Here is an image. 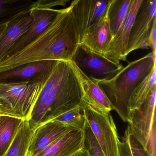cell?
<instances>
[{"mask_svg": "<svg viewBox=\"0 0 156 156\" xmlns=\"http://www.w3.org/2000/svg\"><path fill=\"white\" fill-rule=\"evenodd\" d=\"M118 151L119 156H133L126 132L122 140L119 142Z\"/></svg>", "mask_w": 156, "mask_h": 156, "instance_id": "4316f807", "label": "cell"}, {"mask_svg": "<svg viewBox=\"0 0 156 156\" xmlns=\"http://www.w3.org/2000/svg\"><path fill=\"white\" fill-rule=\"evenodd\" d=\"M49 76L21 82H0V98L18 112L23 119L29 120Z\"/></svg>", "mask_w": 156, "mask_h": 156, "instance_id": "277c9868", "label": "cell"}, {"mask_svg": "<svg viewBox=\"0 0 156 156\" xmlns=\"http://www.w3.org/2000/svg\"><path fill=\"white\" fill-rule=\"evenodd\" d=\"M73 128L58 121H50L35 128L27 156H35Z\"/></svg>", "mask_w": 156, "mask_h": 156, "instance_id": "9a60e30c", "label": "cell"}, {"mask_svg": "<svg viewBox=\"0 0 156 156\" xmlns=\"http://www.w3.org/2000/svg\"><path fill=\"white\" fill-rule=\"evenodd\" d=\"M82 104L87 124L105 156H119V140L115 124L110 112Z\"/></svg>", "mask_w": 156, "mask_h": 156, "instance_id": "5b68a950", "label": "cell"}, {"mask_svg": "<svg viewBox=\"0 0 156 156\" xmlns=\"http://www.w3.org/2000/svg\"><path fill=\"white\" fill-rule=\"evenodd\" d=\"M23 119L0 117V156H4L10 147Z\"/></svg>", "mask_w": 156, "mask_h": 156, "instance_id": "ffe728a7", "label": "cell"}, {"mask_svg": "<svg viewBox=\"0 0 156 156\" xmlns=\"http://www.w3.org/2000/svg\"><path fill=\"white\" fill-rule=\"evenodd\" d=\"M82 90L70 62L59 61L45 83L29 121L32 127L49 122L82 104Z\"/></svg>", "mask_w": 156, "mask_h": 156, "instance_id": "7a4b0ae2", "label": "cell"}, {"mask_svg": "<svg viewBox=\"0 0 156 156\" xmlns=\"http://www.w3.org/2000/svg\"><path fill=\"white\" fill-rule=\"evenodd\" d=\"M34 129L30 125L29 120L23 119L11 145L4 156H27Z\"/></svg>", "mask_w": 156, "mask_h": 156, "instance_id": "ac0fdd59", "label": "cell"}, {"mask_svg": "<svg viewBox=\"0 0 156 156\" xmlns=\"http://www.w3.org/2000/svg\"><path fill=\"white\" fill-rule=\"evenodd\" d=\"M112 0H75L70 6L79 41L83 33L106 11Z\"/></svg>", "mask_w": 156, "mask_h": 156, "instance_id": "9c48e42d", "label": "cell"}, {"mask_svg": "<svg viewBox=\"0 0 156 156\" xmlns=\"http://www.w3.org/2000/svg\"><path fill=\"white\" fill-rule=\"evenodd\" d=\"M31 11L20 16L12 22L0 39V61L29 30L33 21Z\"/></svg>", "mask_w": 156, "mask_h": 156, "instance_id": "2e32d148", "label": "cell"}, {"mask_svg": "<svg viewBox=\"0 0 156 156\" xmlns=\"http://www.w3.org/2000/svg\"><path fill=\"white\" fill-rule=\"evenodd\" d=\"M31 11L34 17L31 25L25 34L10 50L5 57L16 53L39 36L54 20L60 12V9L32 7Z\"/></svg>", "mask_w": 156, "mask_h": 156, "instance_id": "7c38bea8", "label": "cell"}, {"mask_svg": "<svg viewBox=\"0 0 156 156\" xmlns=\"http://www.w3.org/2000/svg\"><path fill=\"white\" fill-rule=\"evenodd\" d=\"M84 130L72 128L35 156H73L83 149Z\"/></svg>", "mask_w": 156, "mask_h": 156, "instance_id": "5bb4252c", "label": "cell"}, {"mask_svg": "<svg viewBox=\"0 0 156 156\" xmlns=\"http://www.w3.org/2000/svg\"><path fill=\"white\" fill-rule=\"evenodd\" d=\"M73 156H88V155L85 150L83 148Z\"/></svg>", "mask_w": 156, "mask_h": 156, "instance_id": "f546056e", "label": "cell"}, {"mask_svg": "<svg viewBox=\"0 0 156 156\" xmlns=\"http://www.w3.org/2000/svg\"><path fill=\"white\" fill-rule=\"evenodd\" d=\"M148 48H150L153 53L156 54V19L153 20L148 38Z\"/></svg>", "mask_w": 156, "mask_h": 156, "instance_id": "83f0119b", "label": "cell"}, {"mask_svg": "<svg viewBox=\"0 0 156 156\" xmlns=\"http://www.w3.org/2000/svg\"><path fill=\"white\" fill-rule=\"evenodd\" d=\"M83 130L84 131L83 148L87 152L88 156H105L86 123Z\"/></svg>", "mask_w": 156, "mask_h": 156, "instance_id": "603a6c76", "label": "cell"}, {"mask_svg": "<svg viewBox=\"0 0 156 156\" xmlns=\"http://www.w3.org/2000/svg\"><path fill=\"white\" fill-rule=\"evenodd\" d=\"M34 3L30 0H0V24L13 21L30 12Z\"/></svg>", "mask_w": 156, "mask_h": 156, "instance_id": "e0dca14e", "label": "cell"}, {"mask_svg": "<svg viewBox=\"0 0 156 156\" xmlns=\"http://www.w3.org/2000/svg\"><path fill=\"white\" fill-rule=\"evenodd\" d=\"M131 0H112L108 7V19L113 37L125 19Z\"/></svg>", "mask_w": 156, "mask_h": 156, "instance_id": "44dd1931", "label": "cell"}, {"mask_svg": "<svg viewBox=\"0 0 156 156\" xmlns=\"http://www.w3.org/2000/svg\"><path fill=\"white\" fill-rule=\"evenodd\" d=\"M125 132L127 136L128 140L133 156H150L143 144L127 128Z\"/></svg>", "mask_w": 156, "mask_h": 156, "instance_id": "cb8c5ba5", "label": "cell"}, {"mask_svg": "<svg viewBox=\"0 0 156 156\" xmlns=\"http://www.w3.org/2000/svg\"><path fill=\"white\" fill-rule=\"evenodd\" d=\"M69 0H40L34 2L33 7L45 9H53L57 6L65 7Z\"/></svg>", "mask_w": 156, "mask_h": 156, "instance_id": "d4e9b609", "label": "cell"}, {"mask_svg": "<svg viewBox=\"0 0 156 156\" xmlns=\"http://www.w3.org/2000/svg\"><path fill=\"white\" fill-rule=\"evenodd\" d=\"M109 6L104 15L85 30L79 41V45L101 56L113 38L108 19Z\"/></svg>", "mask_w": 156, "mask_h": 156, "instance_id": "30bf717a", "label": "cell"}, {"mask_svg": "<svg viewBox=\"0 0 156 156\" xmlns=\"http://www.w3.org/2000/svg\"><path fill=\"white\" fill-rule=\"evenodd\" d=\"M79 45L70 6L60 9L48 27L27 46L0 61V73L39 61H71Z\"/></svg>", "mask_w": 156, "mask_h": 156, "instance_id": "6da1fadb", "label": "cell"}, {"mask_svg": "<svg viewBox=\"0 0 156 156\" xmlns=\"http://www.w3.org/2000/svg\"><path fill=\"white\" fill-rule=\"evenodd\" d=\"M70 64L78 79L82 90V103L105 112L113 110L112 106L96 80L89 78L72 61Z\"/></svg>", "mask_w": 156, "mask_h": 156, "instance_id": "8fae6325", "label": "cell"}, {"mask_svg": "<svg viewBox=\"0 0 156 156\" xmlns=\"http://www.w3.org/2000/svg\"><path fill=\"white\" fill-rule=\"evenodd\" d=\"M143 0H131L127 13L103 56L116 64L126 61L127 50L132 24Z\"/></svg>", "mask_w": 156, "mask_h": 156, "instance_id": "ba28073f", "label": "cell"}, {"mask_svg": "<svg viewBox=\"0 0 156 156\" xmlns=\"http://www.w3.org/2000/svg\"><path fill=\"white\" fill-rule=\"evenodd\" d=\"M156 0H143L132 24L127 54L138 49H148V38L156 18Z\"/></svg>", "mask_w": 156, "mask_h": 156, "instance_id": "52a82bcc", "label": "cell"}, {"mask_svg": "<svg viewBox=\"0 0 156 156\" xmlns=\"http://www.w3.org/2000/svg\"><path fill=\"white\" fill-rule=\"evenodd\" d=\"M12 22H10L8 23L0 24V39L4 35V34L7 31V29L9 28L10 24Z\"/></svg>", "mask_w": 156, "mask_h": 156, "instance_id": "f1b7e54d", "label": "cell"}, {"mask_svg": "<svg viewBox=\"0 0 156 156\" xmlns=\"http://www.w3.org/2000/svg\"><path fill=\"white\" fill-rule=\"evenodd\" d=\"M71 61L88 77L97 80H109L124 67L80 45Z\"/></svg>", "mask_w": 156, "mask_h": 156, "instance_id": "8992f818", "label": "cell"}, {"mask_svg": "<svg viewBox=\"0 0 156 156\" xmlns=\"http://www.w3.org/2000/svg\"><path fill=\"white\" fill-rule=\"evenodd\" d=\"M156 64L149 73L134 90L128 102V112L144 102L156 89Z\"/></svg>", "mask_w": 156, "mask_h": 156, "instance_id": "d6986e66", "label": "cell"}, {"mask_svg": "<svg viewBox=\"0 0 156 156\" xmlns=\"http://www.w3.org/2000/svg\"><path fill=\"white\" fill-rule=\"evenodd\" d=\"M2 116L22 119L20 115L18 112L12 109L9 105L0 98V117Z\"/></svg>", "mask_w": 156, "mask_h": 156, "instance_id": "484cf974", "label": "cell"}, {"mask_svg": "<svg viewBox=\"0 0 156 156\" xmlns=\"http://www.w3.org/2000/svg\"><path fill=\"white\" fill-rule=\"evenodd\" d=\"M51 121H58L70 127L83 130L86 121L83 104L82 103Z\"/></svg>", "mask_w": 156, "mask_h": 156, "instance_id": "7402d4cb", "label": "cell"}, {"mask_svg": "<svg viewBox=\"0 0 156 156\" xmlns=\"http://www.w3.org/2000/svg\"><path fill=\"white\" fill-rule=\"evenodd\" d=\"M59 61H39L21 66L0 73V82H21L51 75Z\"/></svg>", "mask_w": 156, "mask_h": 156, "instance_id": "4fadbf2b", "label": "cell"}, {"mask_svg": "<svg viewBox=\"0 0 156 156\" xmlns=\"http://www.w3.org/2000/svg\"><path fill=\"white\" fill-rule=\"evenodd\" d=\"M156 56L151 51L129 62L111 79L96 80L109 100L113 110L124 122L128 121V102L129 97L156 64Z\"/></svg>", "mask_w": 156, "mask_h": 156, "instance_id": "3957f363", "label": "cell"}]
</instances>
